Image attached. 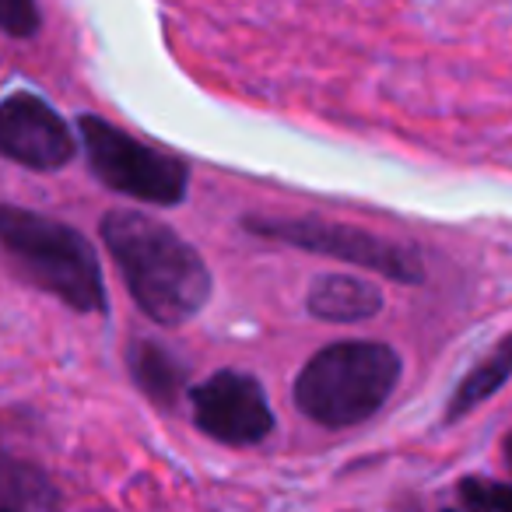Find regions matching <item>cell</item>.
<instances>
[{"label":"cell","instance_id":"6da1fadb","mask_svg":"<svg viewBox=\"0 0 512 512\" xmlns=\"http://www.w3.org/2000/svg\"><path fill=\"white\" fill-rule=\"evenodd\" d=\"M102 242L141 313L162 327L193 320L211 299V267L165 221L141 211H109L102 218Z\"/></svg>","mask_w":512,"mask_h":512},{"label":"cell","instance_id":"7a4b0ae2","mask_svg":"<svg viewBox=\"0 0 512 512\" xmlns=\"http://www.w3.org/2000/svg\"><path fill=\"white\" fill-rule=\"evenodd\" d=\"M0 253L39 292L78 313H106L99 256L78 228L0 200Z\"/></svg>","mask_w":512,"mask_h":512},{"label":"cell","instance_id":"3957f363","mask_svg":"<svg viewBox=\"0 0 512 512\" xmlns=\"http://www.w3.org/2000/svg\"><path fill=\"white\" fill-rule=\"evenodd\" d=\"M400 383V358L379 341H337L316 351L295 379V404L323 428L369 421Z\"/></svg>","mask_w":512,"mask_h":512},{"label":"cell","instance_id":"277c9868","mask_svg":"<svg viewBox=\"0 0 512 512\" xmlns=\"http://www.w3.org/2000/svg\"><path fill=\"white\" fill-rule=\"evenodd\" d=\"M81 141L92 172L109 186L141 204L176 207L186 200L190 169L183 158L165 155L137 137L123 134L120 127L106 123L102 116H81L78 120Z\"/></svg>","mask_w":512,"mask_h":512},{"label":"cell","instance_id":"5b68a950","mask_svg":"<svg viewBox=\"0 0 512 512\" xmlns=\"http://www.w3.org/2000/svg\"><path fill=\"white\" fill-rule=\"evenodd\" d=\"M242 225L256 239L285 242V246L306 249V253L334 256V260L383 274V278L400 281V285H421L425 281V264H421L418 249L407 246V242L383 239L376 232H365V228L341 225V221L327 218H246Z\"/></svg>","mask_w":512,"mask_h":512},{"label":"cell","instance_id":"8992f818","mask_svg":"<svg viewBox=\"0 0 512 512\" xmlns=\"http://www.w3.org/2000/svg\"><path fill=\"white\" fill-rule=\"evenodd\" d=\"M190 411L193 425L221 446H260L274 432V411L267 404V393L260 379H253L249 372H214L211 379L190 390Z\"/></svg>","mask_w":512,"mask_h":512},{"label":"cell","instance_id":"52a82bcc","mask_svg":"<svg viewBox=\"0 0 512 512\" xmlns=\"http://www.w3.org/2000/svg\"><path fill=\"white\" fill-rule=\"evenodd\" d=\"M0 155L25 169L53 172L74 158V137L50 102L18 92L0 102Z\"/></svg>","mask_w":512,"mask_h":512},{"label":"cell","instance_id":"ba28073f","mask_svg":"<svg viewBox=\"0 0 512 512\" xmlns=\"http://www.w3.org/2000/svg\"><path fill=\"white\" fill-rule=\"evenodd\" d=\"M309 313L327 323H358L372 320L383 309V292L372 281L351 278V274H323L309 288Z\"/></svg>","mask_w":512,"mask_h":512},{"label":"cell","instance_id":"9c48e42d","mask_svg":"<svg viewBox=\"0 0 512 512\" xmlns=\"http://www.w3.org/2000/svg\"><path fill=\"white\" fill-rule=\"evenodd\" d=\"M0 512H60V495L39 463L0 453Z\"/></svg>","mask_w":512,"mask_h":512},{"label":"cell","instance_id":"30bf717a","mask_svg":"<svg viewBox=\"0 0 512 512\" xmlns=\"http://www.w3.org/2000/svg\"><path fill=\"white\" fill-rule=\"evenodd\" d=\"M130 372L141 393H148L158 407H176L186 386V369L176 362L172 351H165L155 341H134L130 348Z\"/></svg>","mask_w":512,"mask_h":512},{"label":"cell","instance_id":"8fae6325","mask_svg":"<svg viewBox=\"0 0 512 512\" xmlns=\"http://www.w3.org/2000/svg\"><path fill=\"white\" fill-rule=\"evenodd\" d=\"M509 362H512V351H509V344H502L488 362L477 365V369L456 386L453 400H449V407H446V421L463 418V414H470L474 407H481L488 397H495V393L509 383Z\"/></svg>","mask_w":512,"mask_h":512},{"label":"cell","instance_id":"7c38bea8","mask_svg":"<svg viewBox=\"0 0 512 512\" xmlns=\"http://www.w3.org/2000/svg\"><path fill=\"white\" fill-rule=\"evenodd\" d=\"M460 498L467 512H509V488L502 481H484V477H463Z\"/></svg>","mask_w":512,"mask_h":512},{"label":"cell","instance_id":"4fadbf2b","mask_svg":"<svg viewBox=\"0 0 512 512\" xmlns=\"http://www.w3.org/2000/svg\"><path fill=\"white\" fill-rule=\"evenodd\" d=\"M0 29L8 36L29 39L39 32V8L36 0H0Z\"/></svg>","mask_w":512,"mask_h":512},{"label":"cell","instance_id":"5bb4252c","mask_svg":"<svg viewBox=\"0 0 512 512\" xmlns=\"http://www.w3.org/2000/svg\"><path fill=\"white\" fill-rule=\"evenodd\" d=\"M442 512H460V509H442Z\"/></svg>","mask_w":512,"mask_h":512}]
</instances>
